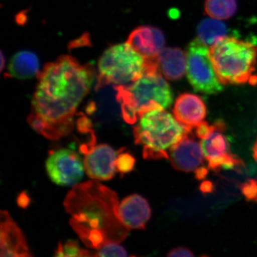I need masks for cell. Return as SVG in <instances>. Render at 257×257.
Segmentation results:
<instances>
[{
  "label": "cell",
  "mask_w": 257,
  "mask_h": 257,
  "mask_svg": "<svg viewBox=\"0 0 257 257\" xmlns=\"http://www.w3.org/2000/svg\"><path fill=\"white\" fill-rule=\"evenodd\" d=\"M46 170L53 183L69 187L77 185L82 180L85 169L84 162L75 152L64 148L50 152Z\"/></svg>",
  "instance_id": "cell-8"
},
{
  "label": "cell",
  "mask_w": 257,
  "mask_h": 257,
  "mask_svg": "<svg viewBox=\"0 0 257 257\" xmlns=\"http://www.w3.org/2000/svg\"><path fill=\"white\" fill-rule=\"evenodd\" d=\"M191 133H187L171 149L169 159L176 170L195 174L198 179H202L208 172L204 165L205 157L202 145Z\"/></svg>",
  "instance_id": "cell-10"
},
{
  "label": "cell",
  "mask_w": 257,
  "mask_h": 257,
  "mask_svg": "<svg viewBox=\"0 0 257 257\" xmlns=\"http://www.w3.org/2000/svg\"><path fill=\"white\" fill-rule=\"evenodd\" d=\"M126 249L119 243H109L94 251V256H127Z\"/></svg>",
  "instance_id": "cell-22"
},
{
  "label": "cell",
  "mask_w": 257,
  "mask_h": 257,
  "mask_svg": "<svg viewBox=\"0 0 257 257\" xmlns=\"http://www.w3.org/2000/svg\"><path fill=\"white\" fill-rule=\"evenodd\" d=\"M237 9L236 0H206L204 12L209 18L226 20L231 18Z\"/></svg>",
  "instance_id": "cell-19"
},
{
  "label": "cell",
  "mask_w": 257,
  "mask_h": 257,
  "mask_svg": "<svg viewBox=\"0 0 257 257\" xmlns=\"http://www.w3.org/2000/svg\"><path fill=\"white\" fill-rule=\"evenodd\" d=\"M119 215L128 229H145L151 218L152 209L145 198L132 194L120 203Z\"/></svg>",
  "instance_id": "cell-15"
},
{
  "label": "cell",
  "mask_w": 257,
  "mask_h": 257,
  "mask_svg": "<svg viewBox=\"0 0 257 257\" xmlns=\"http://www.w3.org/2000/svg\"><path fill=\"white\" fill-rule=\"evenodd\" d=\"M126 42L146 58L156 59L165 48V38L160 29L145 25L134 30Z\"/></svg>",
  "instance_id": "cell-14"
},
{
  "label": "cell",
  "mask_w": 257,
  "mask_h": 257,
  "mask_svg": "<svg viewBox=\"0 0 257 257\" xmlns=\"http://www.w3.org/2000/svg\"><path fill=\"white\" fill-rule=\"evenodd\" d=\"M221 21L212 18L202 20L197 28L198 38L210 47L222 37H226L227 28Z\"/></svg>",
  "instance_id": "cell-18"
},
{
  "label": "cell",
  "mask_w": 257,
  "mask_h": 257,
  "mask_svg": "<svg viewBox=\"0 0 257 257\" xmlns=\"http://www.w3.org/2000/svg\"><path fill=\"white\" fill-rule=\"evenodd\" d=\"M80 150L84 155V169L88 177L101 181L109 180L114 177L119 153L112 147L101 144L81 147Z\"/></svg>",
  "instance_id": "cell-11"
},
{
  "label": "cell",
  "mask_w": 257,
  "mask_h": 257,
  "mask_svg": "<svg viewBox=\"0 0 257 257\" xmlns=\"http://www.w3.org/2000/svg\"><path fill=\"white\" fill-rule=\"evenodd\" d=\"M167 256L170 257H192L194 256V254L192 252V250L189 249L188 248L177 247L170 250Z\"/></svg>",
  "instance_id": "cell-25"
},
{
  "label": "cell",
  "mask_w": 257,
  "mask_h": 257,
  "mask_svg": "<svg viewBox=\"0 0 257 257\" xmlns=\"http://www.w3.org/2000/svg\"><path fill=\"white\" fill-rule=\"evenodd\" d=\"M252 152L253 158H254V160L257 162V138L253 146Z\"/></svg>",
  "instance_id": "cell-26"
},
{
  "label": "cell",
  "mask_w": 257,
  "mask_h": 257,
  "mask_svg": "<svg viewBox=\"0 0 257 257\" xmlns=\"http://www.w3.org/2000/svg\"><path fill=\"white\" fill-rule=\"evenodd\" d=\"M190 130L181 124L175 116L165 109H153L145 113L134 127L136 145L143 147L145 160H159L170 158L174 145Z\"/></svg>",
  "instance_id": "cell-5"
},
{
  "label": "cell",
  "mask_w": 257,
  "mask_h": 257,
  "mask_svg": "<svg viewBox=\"0 0 257 257\" xmlns=\"http://www.w3.org/2000/svg\"><path fill=\"white\" fill-rule=\"evenodd\" d=\"M1 60H2V63H1V68L2 71L3 70V69H4V65H5V58L4 56H3V53H2V57H1Z\"/></svg>",
  "instance_id": "cell-27"
},
{
  "label": "cell",
  "mask_w": 257,
  "mask_h": 257,
  "mask_svg": "<svg viewBox=\"0 0 257 257\" xmlns=\"http://www.w3.org/2000/svg\"><path fill=\"white\" fill-rule=\"evenodd\" d=\"M123 119L134 124L153 109H166L173 101L170 84L158 69L148 71L131 84L114 87Z\"/></svg>",
  "instance_id": "cell-3"
},
{
  "label": "cell",
  "mask_w": 257,
  "mask_h": 257,
  "mask_svg": "<svg viewBox=\"0 0 257 257\" xmlns=\"http://www.w3.org/2000/svg\"><path fill=\"white\" fill-rule=\"evenodd\" d=\"M173 114L181 124L192 131L193 128L204 121L207 116V106L200 96L184 93L176 99Z\"/></svg>",
  "instance_id": "cell-13"
},
{
  "label": "cell",
  "mask_w": 257,
  "mask_h": 257,
  "mask_svg": "<svg viewBox=\"0 0 257 257\" xmlns=\"http://www.w3.org/2000/svg\"><path fill=\"white\" fill-rule=\"evenodd\" d=\"M63 204L69 224L88 247L96 250L127 237L130 229L120 217L117 194L95 179L74 186Z\"/></svg>",
  "instance_id": "cell-2"
},
{
  "label": "cell",
  "mask_w": 257,
  "mask_h": 257,
  "mask_svg": "<svg viewBox=\"0 0 257 257\" xmlns=\"http://www.w3.org/2000/svg\"><path fill=\"white\" fill-rule=\"evenodd\" d=\"M158 69L156 59H148L127 42L106 49L98 61V87L124 86L140 79L148 71Z\"/></svg>",
  "instance_id": "cell-6"
},
{
  "label": "cell",
  "mask_w": 257,
  "mask_h": 257,
  "mask_svg": "<svg viewBox=\"0 0 257 257\" xmlns=\"http://www.w3.org/2000/svg\"><path fill=\"white\" fill-rule=\"evenodd\" d=\"M159 71L167 80L182 79L187 72V55L177 47H165L157 57Z\"/></svg>",
  "instance_id": "cell-16"
},
{
  "label": "cell",
  "mask_w": 257,
  "mask_h": 257,
  "mask_svg": "<svg viewBox=\"0 0 257 257\" xmlns=\"http://www.w3.org/2000/svg\"><path fill=\"white\" fill-rule=\"evenodd\" d=\"M94 67L63 55L45 66L38 74L28 122L49 140L67 136L74 128V115L92 87Z\"/></svg>",
  "instance_id": "cell-1"
},
{
  "label": "cell",
  "mask_w": 257,
  "mask_h": 257,
  "mask_svg": "<svg viewBox=\"0 0 257 257\" xmlns=\"http://www.w3.org/2000/svg\"><path fill=\"white\" fill-rule=\"evenodd\" d=\"M135 162L136 160L135 157L130 153L120 152L118 154L116 160V172L121 174H126L132 172L135 168Z\"/></svg>",
  "instance_id": "cell-21"
},
{
  "label": "cell",
  "mask_w": 257,
  "mask_h": 257,
  "mask_svg": "<svg viewBox=\"0 0 257 257\" xmlns=\"http://www.w3.org/2000/svg\"><path fill=\"white\" fill-rule=\"evenodd\" d=\"M0 256L26 257L31 254L23 231L13 220L8 211H1Z\"/></svg>",
  "instance_id": "cell-12"
},
{
  "label": "cell",
  "mask_w": 257,
  "mask_h": 257,
  "mask_svg": "<svg viewBox=\"0 0 257 257\" xmlns=\"http://www.w3.org/2000/svg\"><path fill=\"white\" fill-rule=\"evenodd\" d=\"M241 192L247 200L257 202V181L249 179L245 182L241 186Z\"/></svg>",
  "instance_id": "cell-23"
},
{
  "label": "cell",
  "mask_w": 257,
  "mask_h": 257,
  "mask_svg": "<svg viewBox=\"0 0 257 257\" xmlns=\"http://www.w3.org/2000/svg\"><path fill=\"white\" fill-rule=\"evenodd\" d=\"M225 124L221 120L213 124V130L201 142L207 166L214 172L221 169H233L241 165V161L231 154L229 144L224 132Z\"/></svg>",
  "instance_id": "cell-9"
},
{
  "label": "cell",
  "mask_w": 257,
  "mask_h": 257,
  "mask_svg": "<svg viewBox=\"0 0 257 257\" xmlns=\"http://www.w3.org/2000/svg\"><path fill=\"white\" fill-rule=\"evenodd\" d=\"M211 60L223 85H255L257 46L251 42L226 36L209 47Z\"/></svg>",
  "instance_id": "cell-4"
},
{
  "label": "cell",
  "mask_w": 257,
  "mask_h": 257,
  "mask_svg": "<svg viewBox=\"0 0 257 257\" xmlns=\"http://www.w3.org/2000/svg\"><path fill=\"white\" fill-rule=\"evenodd\" d=\"M40 61L36 54L30 51H20L10 60L7 77L18 79H31L40 74Z\"/></svg>",
  "instance_id": "cell-17"
},
{
  "label": "cell",
  "mask_w": 257,
  "mask_h": 257,
  "mask_svg": "<svg viewBox=\"0 0 257 257\" xmlns=\"http://www.w3.org/2000/svg\"><path fill=\"white\" fill-rule=\"evenodd\" d=\"M195 128L196 137L199 138V140H202L203 139L207 138L208 135L212 131L213 124L209 125L207 122L204 121L200 124L198 125Z\"/></svg>",
  "instance_id": "cell-24"
},
{
  "label": "cell",
  "mask_w": 257,
  "mask_h": 257,
  "mask_svg": "<svg viewBox=\"0 0 257 257\" xmlns=\"http://www.w3.org/2000/svg\"><path fill=\"white\" fill-rule=\"evenodd\" d=\"M186 55V74L193 89L207 94L221 92L223 84L216 74L207 45L195 39L189 44Z\"/></svg>",
  "instance_id": "cell-7"
},
{
  "label": "cell",
  "mask_w": 257,
  "mask_h": 257,
  "mask_svg": "<svg viewBox=\"0 0 257 257\" xmlns=\"http://www.w3.org/2000/svg\"><path fill=\"white\" fill-rule=\"evenodd\" d=\"M55 255L56 256H94V251L81 248L77 241L68 240L64 243H59Z\"/></svg>",
  "instance_id": "cell-20"
}]
</instances>
